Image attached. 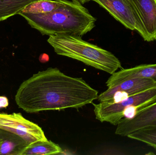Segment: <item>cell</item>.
Segmentation results:
<instances>
[{
  "mask_svg": "<svg viewBox=\"0 0 156 155\" xmlns=\"http://www.w3.org/2000/svg\"><path fill=\"white\" fill-rule=\"evenodd\" d=\"M98 91L82 78L50 67L23 82L15 96L17 106L29 113L79 109L97 99Z\"/></svg>",
  "mask_w": 156,
  "mask_h": 155,
  "instance_id": "6da1fadb",
  "label": "cell"
},
{
  "mask_svg": "<svg viewBox=\"0 0 156 155\" xmlns=\"http://www.w3.org/2000/svg\"><path fill=\"white\" fill-rule=\"evenodd\" d=\"M59 2V6L49 12L18 15L44 35L68 34L81 37L95 27L96 18L81 4L67 0Z\"/></svg>",
  "mask_w": 156,
  "mask_h": 155,
  "instance_id": "7a4b0ae2",
  "label": "cell"
},
{
  "mask_svg": "<svg viewBox=\"0 0 156 155\" xmlns=\"http://www.w3.org/2000/svg\"><path fill=\"white\" fill-rule=\"evenodd\" d=\"M47 41L58 55L80 61L110 74L122 68L120 60L114 55L84 41L80 36L68 34L51 35Z\"/></svg>",
  "mask_w": 156,
  "mask_h": 155,
  "instance_id": "3957f363",
  "label": "cell"
},
{
  "mask_svg": "<svg viewBox=\"0 0 156 155\" xmlns=\"http://www.w3.org/2000/svg\"><path fill=\"white\" fill-rule=\"evenodd\" d=\"M156 102V86L115 103H93L95 118L115 126L124 118H131L137 112Z\"/></svg>",
  "mask_w": 156,
  "mask_h": 155,
  "instance_id": "277c9868",
  "label": "cell"
},
{
  "mask_svg": "<svg viewBox=\"0 0 156 155\" xmlns=\"http://www.w3.org/2000/svg\"><path fill=\"white\" fill-rule=\"evenodd\" d=\"M0 129L19 136L30 144L47 140L42 128L20 113H0Z\"/></svg>",
  "mask_w": 156,
  "mask_h": 155,
  "instance_id": "5b68a950",
  "label": "cell"
},
{
  "mask_svg": "<svg viewBox=\"0 0 156 155\" xmlns=\"http://www.w3.org/2000/svg\"><path fill=\"white\" fill-rule=\"evenodd\" d=\"M107 90L98 95L100 102L115 103L128 96L156 86L153 80L144 78L128 79L117 83L106 82Z\"/></svg>",
  "mask_w": 156,
  "mask_h": 155,
  "instance_id": "8992f818",
  "label": "cell"
},
{
  "mask_svg": "<svg viewBox=\"0 0 156 155\" xmlns=\"http://www.w3.org/2000/svg\"><path fill=\"white\" fill-rule=\"evenodd\" d=\"M137 20L138 32L145 41L156 40V0H130Z\"/></svg>",
  "mask_w": 156,
  "mask_h": 155,
  "instance_id": "52a82bcc",
  "label": "cell"
},
{
  "mask_svg": "<svg viewBox=\"0 0 156 155\" xmlns=\"http://www.w3.org/2000/svg\"><path fill=\"white\" fill-rule=\"evenodd\" d=\"M156 127V102L137 112L131 118H124L117 125L115 134L127 136L135 131Z\"/></svg>",
  "mask_w": 156,
  "mask_h": 155,
  "instance_id": "ba28073f",
  "label": "cell"
},
{
  "mask_svg": "<svg viewBox=\"0 0 156 155\" xmlns=\"http://www.w3.org/2000/svg\"><path fill=\"white\" fill-rule=\"evenodd\" d=\"M92 1L99 4L126 28L138 32L137 20L130 0Z\"/></svg>",
  "mask_w": 156,
  "mask_h": 155,
  "instance_id": "9c48e42d",
  "label": "cell"
},
{
  "mask_svg": "<svg viewBox=\"0 0 156 155\" xmlns=\"http://www.w3.org/2000/svg\"><path fill=\"white\" fill-rule=\"evenodd\" d=\"M144 78L156 83V64L141 65L132 68L115 72L108 78L107 83H117L128 79Z\"/></svg>",
  "mask_w": 156,
  "mask_h": 155,
  "instance_id": "30bf717a",
  "label": "cell"
},
{
  "mask_svg": "<svg viewBox=\"0 0 156 155\" xmlns=\"http://www.w3.org/2000/svg\"><path fill=\"white\" fill-rule=\"evenodd\" d=\"M0 140V155H23L30 145L19 136L1 129Z\"/></svg>",
  "mask_w": 156,
  "mask_h": 155,
  "instance_id": "8fae6325",
  "label": "cell"
},
{
  "mask_svg": "<svg viewBox=\"0 0 156 155\" xmlns=\"http://www.w3.org/2000/svg\"><path fill=\"white\" fill-rule=\"evenodd\" d=\"M62 152L58 145L47 140L37 141L29 145L23 155H55Z\"/></svg>",
  "mask_w": 156,
  "mask_h": 155,
  "instance_id": "7c38bea8",
  "label": "cell"
},
{
  "mask_svg": "<svg viewBox=\"0 0 156 155\" xmlns=\"http://www.w3.org/2000/svg\"><path fill=\"white\" fill-rule=\"evenodd\" d=\"M41 0H0V21L18 14L26 6Z\"/></svg>",
  "mask_w": 156,
  "mask_h": 155,
  "instance_id": "4fadbf2b",
  "label": "cell"
},
{
  "mask_svg": "<svg viewBox=\"0 0 156 155\" xmlns=\"http://www.w3.org/2000/svg\"><path fill=\"white\" fill-rule=\"evenodd\" d=\"M59 5V0H41L30 4L20 12L32 14L49 12L56 9Z\"/></svg>",
  "mask_w": 156,
  "mask_h": 155,
  "instance_id": "5bb4252c",
  "label": "cell"
},
{
  "mask_svg": "<svg viewBox=\"0 0 156 155\" xmlns=\"http://www.w3.org/2000/svg\"><path fill=\"white\" fill-rule=\"evenodd\" d=\"M128 138L143 142L156 150V127H150L135 131Z\"/></svg>",
  "mask_w": 156,
  "mask_h": 155,
  "instance_id": "9a60e30c",
  "label": "cell"
},
{
  "mask_svg": "<svg viewBox=\"0 0 156 155\" xmlns=\"http://www.w3.org/2000/svg\"><path fill=\"white\" fill-rule=\"evenodd\" d=\"M9 105L8 98L5 96H0V109L6 108Z\"/></svg>",
  "mask_w": 156,
  "mask_h": 155,
  "instance_id": "2e32d148",
  "label": "cell"
},
{
  "mask_svg": "<svg viewBox=\"0 0 156 155\" xmlns=\"http://www.w3.org/2000/svg\"><path fill=\"white\" fill-rule=\"evenodd\" d=\"M90 1H92V0H72V1H73V2L80 3L82 5L83 4L85 3Z\"/></svg>",
  "mask_w": 156,
  "mask_h": 155,
  "instance_id": "e0dca14e",
  "label": "cell"
},
{
  "mask_svg": "<svg viewBox=\"0 0 156 155\" xmlns=\"http://www.w3.org/2000/svg\"><path fill=\"white\" fill-rule=\"evenodd\" d=\"M0 143H1V140H0Z\"/></svg>",
  "mask_w": 156,
  "mask_h": 155,
  "instance_id": "ac0fdd59",
  "label": "cell"
}]
</instances>
